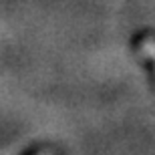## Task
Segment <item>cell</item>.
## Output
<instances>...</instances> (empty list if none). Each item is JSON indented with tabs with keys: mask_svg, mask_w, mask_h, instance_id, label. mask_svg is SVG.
<instances>
[{
	"mask_svg": "<svg viewBox=\"0 0 155 155\" xmlns=\"http://www.w3.org/2000/svg\"><path fill=\"white\" fill-rule=\"evenodd\" d=\"M141 52L155 63V42H153V40H145L143 45H141Z\"/></svg>",
	"mask_w": 155,
	"mask_h": 155,
	"instance_id": "6da1fadb",
	"label": "cell"
},
{
	"mask_svg": "<svg viewBox=\"0 0 155 155\" xmlns=\"http://www.w3.org/2000/svg\"><path fill=\"white\" fill-rule=\"evenodd\" d=\"M40 155H46V153H40Z\"/></svg>",
	"mask_w": 155,
	"mask_h": 155,
	"instance_id": "7a4b0ae2",
	"label": "cell"
}]
</instances>
